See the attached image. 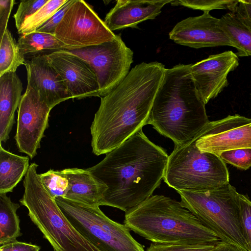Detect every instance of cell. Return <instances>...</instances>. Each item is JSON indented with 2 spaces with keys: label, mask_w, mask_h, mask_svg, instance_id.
<instances>
[{
  "label": "cell",
  "mask_w": 251,
  "mask_h": 251,
  "mask_svg": "<svg viewBox=\"0 0 251 251\" xmlns=\"http://www.w3.org/2000/svg\"><path fill=\"white\" fill-rule=\"evenodd\" d=\"M54 35L73 50L111 41L116 37L84 0H74L57 26Z\"/></svg>",
  "instance_id": "cell-10"
},
{
  "label": "cell",
  "mask_w": 251,
  "mask_h": 251,
  "mask_svg": "<svg viewBox=\"0 0 251 251\" xmlns=\"http://www.w3.org/2000/svg\"><path fill=\"white\" fill-rule=\"evenodd\" d=\"M67 177L70 188L64 197L90 207L100 206L106 187L98 182L86 169L68 168L62 170Z\"/></svg>",
  "instance_id": "cell-17"
},
{
  "label": "cell",
  "mask_w": 251,
  "mask_h": 251,
  "mask_svg": "<svg viewBox=\"0 0 251 251\" xmlns=\"http://www.w3.org/2000/svg\"><path fill=\"white\" fill-rule=\"evenodd\" d=\"M22 82L16 72L0 76V142L5 143L15 123V112L22 99Z\"/></svg>",
  "instance_id": "cell-18"
},
{
  "label": "cell",
  "mask_w": 251,
  "mask_h": 251,
  "mask_svg": "<svg viewBox=\"0 0 251 251\" xmlns=\"http://www.w3.org/2000/svg\"><path fill=\"white\" fill-rule=\"evenodd\" d=\"M240 219L244 235L251 251V201L243 194H238Z\"/></svg>",
  "instance_id": "cell-31"
},
{
  "label": "cell",
  "mask_w": 251,
  "mask_h": 251,
  "mask_svg": "<svg viewBox=\"0 0 251 251\" xmlns=\"http://www.w3.org/2000/svg\"><path fill=\"white\" fill-rule=\"evenodd\" d=\"M165 70L161 63L142 62L100 98L90 127L94 154L107 153L147 125Z\"/></svg>",
  "instance_id": "cell-2"
},
{
  "label": "cell",
  "mask_w": 251,
  "mask_h": 251,
  "mask_svg": "<svg viewBox=\"0 0 251 251\" xmlns=\"http://www.w3.org/2000/svg\"><path fill=\"white\" fill-rule=\"evenodd\" d=\"M24 56L19 50L8 28L0 38V76L9 72H16L18 67L25 65Z\"/></svg>",
  "instance_id": "cell-24"
},
{
  "label": "cell",
  "mask_w": 251,
  "mask_h": 251,
  "mask_svg": "<svg viewBox=\"0 0 251 251\" xmlns=\"http://www.w3.org/2000/svg\"><path fill=\"white\" fill-rule=\"evenodd\" d=\"M48 0H24L20 2L13 17L16 27L20 29L25 21L44 5Z\"/></svg>",
  "instance_id": "cell-29"
},
{
  "label": "cell",
  "mask_w": 251,
  "mask_h": 251,
  "mask_svg": "<svg viewBox=\"0 0 251 251\" xmlns=\"http://www.w3.org/2000/svg\"><path fill=\"white\" fill-rule=\"evenodd\" d=\"M39 175L45 188L53 199L66 196L70 188V183L62 170L50 169Z\"/></svg>",
  "instance_id": "cell-26"
},
{
  "label": "cell",
  "mask_w": 251,
  "mask_h": 251,
  "mask_svg": "<svg viewBox=\"0 0 251 251\" xmlns=\"http://www.w3.org/2000/svg\"><path fill=\"white\" fill-rule=\"evenodd\" d=\"M221 28L237 50L236 55L251 56V28L230 12L219 19Z\"/></svg>",
  "instance_id": "cell-21"
},
{
  "label": "cell",
  "mask_w": 251,
  "mask_h": 251,
  "mask_svg": "<svg viewBox=\"0 0 251 251\" xmlns=\"http://www.w3.org/2000/svg\"><path fill=\"white\" fill-rule=\"evenodd\" d=\"M87 63L95 74L103 97L119 85L128 74L133 51L121 36L103 43L73 50H64Z\"/></svg>",
  "instance_id": "cell-9"
},
{
  "label": "cell",
  "mask_w": 251,
  "mask_h": 251,
  "mask_svg": "<svg viewBox=\"0 0 251 251\" xmlns=\"http://www.w3.org/2000/svg\"><path fill=\"white\" fill-rule=\"evenodd\" d=\"M238 65L237 55L230 50L211 55L191 64V75L196 89L205 104L227 86L228 74Z\"/></svg>",
  "instance_id": "cell-12"
},
{
  "label": "cell",
  "mask_w": 251,
  "mask_h": 251,
  "mask_svg": "<svg viewBox=\"0 0 251 251\" xmlns=\"http://www.w3.org/2000/svg\"><path fill=\"white\" fill-rule=\"evenodd\" d=\"M14 0H0V37L7 28V24L13 5L15 3Z\"/></svg>",
  "instance_id": "cell-34"
},
{
  "label": "cell",
  "mask_w": 251,
  "mask_h": 251,
  "mask_svg": "<svg viewBox=\"0 0 251 251\" xmlns=\"http://www.w3.org/2000/svg\"><path fill=\"white\" fill-rule=\"evenodd\" d=\"M25 66L27 82L51 108L72 99L62 78L50 64L47 54L38 55L25 60Z\"/></svg>",
  "instance_id": "cell-15"
},
{
  "label": "cell",
  "mask_w": 251,
  "mask_h": 251,
  "mask_svg": "<svg viewBox=\"0 0 251 251\" xmlns=\"http://www.w3.org/2000/svg\"><path fill=\"white\" fill-rule=\"evenodd\" d=\"M20 206L12 202L6 194H0V245L21 236L20 219L17 210Z\"/></svg>",
  "instance_id": "cell-22"
},
{
  "label": "cell",
  "mask_w": 251,
  "mask_h": 251,
  "mask_svg": "<svg viewBox=\"0 0 251 251\" xmlns=\"http://www.w3.org/2000/svg\"><path fill=\"white\" fill-rule=\"evenodd\" d=\"M169 0H118L106 15L104 23L111 31L127 27L136 28L140 23L155 19Z\"/></svg>",
  "instance_id": "cell-16"
},
{
  "label": "cell",
  "mask_w": 251,
  "mask_h": 251,
  "mask_svg": "<svg viewBox=\"0 0 251 251\" xmlns=\"http://www.w3.org/2000/svg\"><path fill=\"white\" fill-rule=\"evenodd\" d=\"M238 0H172V5L183 6L193 9L208 11L213 9H228L233 12Z\"/></svg>",
  "instance_id": "cell-27"
},
{
  "label": "cell",
  "mask_w": 251,
  "mask_h": 251,
  "mask_svg": "<svg viewBox=\"0 0 251 251\" xmlns=\"http://www.w3.org/2000/svg\"><path fill=\"white\" fill-rule=\"evenodd\" d=\"M169 35L176 43L195 49L222 46L233 47L220 26L219 19L211 16L208 11L178 22Z\"/></svg>",
  "instance_id": "cell-14"
},
{
  "label": "cell",
  "mask_w": 251,
  "mask_h": 251,
  "mask_svg": "<svg viewBox=\"0 0 251 251\" xmlns=\"http://www.w3.org/2000/svg\"><path fill=\"white\" fill-rule=\"evenodd\" d=\"M233 12L245 25L251 28V0H238Z\"/></svg>",
  "instance_id": "cell-33"
},
{
  "label": "cell",
  "mask_w": 251,
  "mask_h": 251,
  "mask_svg": "<svg viewBox=\"0 0 251 251\" xmlns=\"http://www.w3.org/2000/svg\"><path fill=\"white\" fill-rule=\"evenodd\" d=\"M68 0H48V2L29 17L18 31L22 35L35 31L46 23Z\"/></svg>",
  "instance_id": "cell-25"
},
{
  "label": "cell",
  "mask_w": 251,
  "mask_h": 251,
  "mask_svg": "<svg viewBox=\"0 0 251 251\" xmlns=\"http://www.w3.org/2000/svg\"><path fill=\"white\" fill-rule=\"evenodd\" d=\"M74 0H68L52 16L35 31L54 34L55 30Z\"/></svg>",
  "instance_id": "cell-32"
},
{
  "label": "cell",
  "mask_w": 251,
  "mask_h": 251,
  "mask_svg": "<svg viewBox=\"0 0 251 251\" xmlns=\"http://www.w3.org/2000/svg\"><path fill=\"white\" fill-rule=\"evenodd\" d=\"M196 140L175 146L169 155L163 180L176 191L212 190L229 183L226 163L219 155L201 151Z\"/></svg>",
  "instance_id": "cell-7"
},
{
  "label": "cell",
  "mask_w": 251,
  "mask_h": 251,
  "mask_svg": "<svg viewBox=\"0 0 251 251\" xmlns=\"http://www.w3.org/2000/svg\"><path fill=\"white\" fill-rule=\"evenodd\" d=\"M55 200L74 227L99 251H145L129 227L109 218L99 206H86L61 197Z\"/></svg>",
  "instance_id": "cell-8"
},
{
  "label": "cell",
  "mask_w": 251,
  "mask_h": 251,
  "mask_svg": "<svg viewBox=\"0 0 251 251\" xmlns=\"http://www.w3.org/2000/svg\"><path fill=\"white\" fill-rule=\"evenodd\" d=\"M40 247L31 243L19 242L17 239L0 245V251H40Z\"/></svg>",
  "instance_id": "cell-35"
},
{
  "label": "cell",
  "mask_w": 251,
  "mask_h": 251,
  "mask_svg": "<svg viewBox=\"0 0 251 251\" xmlns=\"http://www.w3.org/2000/svg\"><path fill=\"white\" fill-rule=\"evenodd\" d=\"M18 108L17 127L14 137L16 145L20 152L32 159L40 148L52 108L41 99L29 82Z\"/></svg>",
  "instance_id": "cell-11"
},
{
  "label": "cell",
  "mask_w": 251,
  "mask_h": 251,
  "mask_svg": "<svg viewBox=\"0 0 251 251\" xmlns=\"http://www.w3.org/2000/svg\"><path fill=\"white\" fill-rule=\"evenodd\" d=\"M168 157L166 150L150 140L142 129L138 130L86 169L107 188L100 205L126 212L151 197L163 179Z\"/></svg>",
  "instance_id": "cell-1"
},
{
  "label": "cell",
  "mask_w": 251,
  "mask_h": 251,
  "mask_svg": "<svg viewBox=\"0 0 251 251\" xmlns=\"http://www.w3.org/2000/svg\"><path fill=\"white\" fill-rule=\"evenodd\" d=\"M50 64L63 80L72 99L100 97L97 76L89 65L65 50L47 54Z\"/></svg>",
  "instance_id": "cell-13"
},
{
  "label": "cell",
  "mask_w": 251,
  "mask_h": 251,
  "mask_svg": "<svg viewBox=\"0 0 251 251\" xmlns=\"http://www.w3.org/2000/svg\"><path fill=\"white\" fill-rule=\"evenodd\" d=\"M124 224L155 243L216 244L222 241L179 202L152 195L127 210Z\"/></svg>",
  "instance_id": "cell-4"
},
{
  "label": "cell",
  "mask_w": 251,
  "mask_h": 251,
  "mask_svg": "<svg viewBox=\"0 0 251 251\" xmlns=\"http://www.w3.org/2000/svg\"><path fill=\"white\" fill-rule=\"evenodd\" d=\"M216 244L153 243L151 244L146 251H210Z\"/></svg>",
  "instance_id": "cell-30"
},
{
  "label": "cell",
  "mask_w": 251,
  "mask_h": 251,
  "mask_svg": "<svg viewBox=\"0 0 251 251\" xmlns=\"http://www.w3.org/2000/svg\"><path fill=\"white\" fill-rule=\"evenodd\" d=\"M29 157L14 154L0 145V194H6L13 189L28 170Z\"/></svg>",
  "instance_id": "cell-20"
},
{
  "label": "cell",
  "mask_w": 251,
  "mask_h": 251,
  "mask_svg": "<svg viewBox=\"0 0 251 251\" xmlns=\"http://www.w3.org/2000/svg\"><path fill=\"white\" fill-rule=\"evenodd\" d=\"M17 45L24 56L47 50L53 52L67 50V47L54 34L37 31L22 35L18 39Z\"/></svg>",
  "instance_id": "cell-23"
},
{
  "label": "cell",
  "mask_w": 251,
  "mask_h": 251,
  "mask_svg": "<svg viewBox=\"0 0 251 251\" xmlns=\"http://www.w3.org/2000/svg\"><path fill=\"white\" fill-rule=\"evenodd\" d=\"M196 145L202 152L218 155L226 151L251 149V123L215 134L201 135Z\"/></svg>",
  "instance_id": "cell-19"
},
{
  "label": "cell",
  "mask_w": 251,
  "mask_h": 251,
  "mask_svg": "<svg viewBox=\"0 0 251 251\" xmlns=\"http://www.w3.org/2000/svg\"><path fill=\"white\" fill-rule=\"evenodd\" d=\"M190 66L179 64L166 69L147 123L175 146L197 139L210 122Z\"/></svg>",
  "instance_id": "cell-3"
},
{
  "label": "cell",
  "mask_w": 251,
  "mask_h": 251,
  "mask_svg": "<svg viewBox=\"0 0 251 251\" xmlns=\"http://www.w3.org/2000/svg\"><path fill=\"white\" fill-rule=\"evenodd\" d=\"M38 165L31 163L25 175V191L19 201L54 251H99L71 224L45 188Z\"/></svg>",
  "instance_id": "cell-5"
},
{
  "label": "cell",
  "mask_w": 251,
  "mask_h": 251,
  "mask_svg": "<svg viewBox=\"0 0 251 251\" xmlns=\"http://www.w3.org/2000/svg\"><path fill=\"white\" fill-rule=\"evenodd\" d=\"M219 156L222 160L239 169L246 170L251 167V149L244 148L226 151Z\"/></svg>",
  "instance_id": "cell-28"
},
{
  "label": "cell",
  "mask_w": 251,
  "mask_h": 251,
  "mask_svg": "<svg viewBox=\"0 0 251 251\" xmlns=\"http://www.w3.org/2000/svg\"><path fill=\"white\" fill-rule=\"evenodd\" d=\"M177 192L182 206L221 241L249 251L241 223L239 193L235 187L228 183L212 190Z\"/></svg>",
  "instance_id": "cell-6"
},
{
  "label": "cell",
  "mask_w": 251,
  "mask_h": 251,
  "mask_svg": "<svg viewBox=\"0 0 251 251\" xmlns=\"http://www.w3.org/2000/svg\"><path fill=\"white\" fill-rule=\"evenodd\" d=\"M210 251H245L238 247L221 241L217 244L215 247Z\"/></svg>",
  "instance_id": "cell-36"
}]
</instances>
